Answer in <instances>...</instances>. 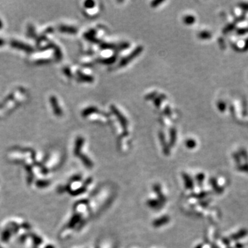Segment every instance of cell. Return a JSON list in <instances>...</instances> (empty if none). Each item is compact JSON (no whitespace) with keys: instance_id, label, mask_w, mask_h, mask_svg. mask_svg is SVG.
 Listing matches in <instances>:
<instances>
[{"instance_id":"obj_21","label":"cell","mask_w":248,"mask_h":248,"mask_svg":"<svg viewBox=\"0 0 248 248\" xmlns=\"http://www.w3.org/2000/svg\"><path fill=\"white\" fill-rule=\"evenodd\" d=\"M223 243H224L225 245H227V246H228V245H229V243H230V241H229V238H223Z\"/></svg>"},{"instance_id":"obj_5","label":"cell","mask_w":248,"mask_h":248,"mask_svg":"<svg viewBox=\"0 0 248 248\" xmlns=\"http://www.w3.org/2000/svg\"><path fill=\"white\" fill-rule=\"evenodd\" d=\"M97 112H99V111L96 108V107L90 106V107H88V108H86V110L83 111V112H82V115H83V117H87L88 115H90V114L97 113Z\"/></svg>"},{"instance_id":"obj_14","label":"cell","mask_w":248,"mask_h":248,"mask_svg":"<svg viewBox=\"0 0 248 248\" xmlns=\"http://www.w3.org/2000/svg\"><path fill=\"white\" fill-rule=\"evenodd\" d=\"M248 33V27L246 28H238L237 30V34L239 35H245Z\"/></svg>"},{"instance_id":"obj_25","label":"cell","mask_w":248,"mask_h":248,"mask_svg":"<svg viewBox=\"0 0 248 248\" xmlns=\"http://www.w3.org/2000/svg\"><path fill=\"white\" fill-rule=\"evenodd\" d=\"M228 248H231V247H228Z\"/></svg>"},{"instance_id":"obj_12","label":"cell","mask_w":248,"mask_h":248,"mask_svg":"<svg viewBox=\"0 0 248 248\" xmlns=\"http://www.w3.org/2000/svg\"><path fill=\"white\" fill-rule=\"evenodd\" d=\"M176 137V131L174 128L170 130V142H172V145L174 144Z\"/></svg>"},{"instance_id":"obj_17","label":"cell","mask_w":248,"mask_h":248,"mask_svg":"<svg viewBox=\"0 0 248 248\" xmlns=\"http://www.w3.org/2000/svg\"><path fill=\"white\" fill-rule=\"evenodd\" d=\"M238 6H239V7L242 8L243 10L248 11V3H243L242 2V3H240L238 4Z\"/></svg>"},{"instance_id":"obj_23","label":"cell","mask_w":248,"mask_h":248,"mask_svg":"<svg viewBox=\"0 0 248 248\" xmlns=\"http://www.w3.org/2000/svg\"><path fill=\"white\" fill-rule=\"evenodd\" d=\"M248 50V38L245 41V47H244V51H247Z\"/></svg>"},{"instance_id":"obj_20","label":"cell","mask_w":248,"mask_h":248,"mask_svg":"<svg viewBox=\"0 0 248 248\" xmlns=\"http://www.w3.org/2000/svg\"><path fill=\"white\" fill-rule=\"evenodd\" d=\"M163 1H154L153 2H152V7H156L157 6V4H161L163 3Z\"/></svg>"},{"instance_id":"obj_24","label":"cell","mask_w":248,"mask_h":248,"mask_svg":"<svg viewBox=\"0 0 248 248\" xmlns=\"http://www.w3.org/2000/svg\"><path fill=\"white\" fill-rule=\"evenodd\" d=\"M197 248H201V245H200V246H198Z\"/></svg>"},{"instance_id":"obj_22","label":"cell","mask_w":248,"mask_h":248,"mask_svg":"<svg viewBox=\"0 0 248 248\" xmlns=\"http://www.w3.org/2000/svg\"><path fill=\"white\" fill-rule=\"evenodd\" d=\"M243 247H244V245H243V244H242V243H237L235 245V248H243Z\"/></svg>"},{"instance_id":"obj_7","label":"cell","mask_w":248,"mask_h":248,"mask_svg":"<svg viewBox=\"0 0 248 248\" xmlns=\"http://www.w3.org/2000/svg\"><path fill=\"white\" fill-rule=\"evenodd\" d=\"M199 37L202 39H208L212 37V35L210 32L208 31H202L199 33Z\"/></svg>"},{"instance_id":"obj_1","label":"cell","mask_w":248,"mask_h":248,"mask_svg":"<svg viewBox=\"0 0 248 248\" xmlns=\"http://www.w3.org/2000/svg\"><path fill=\"white\" fill-rule=\"evenodd\" d=\"M142 51H143V48L142 46H139L137 48H136L135 50H134V51L133 52V53H131L128 56L123 58L122 60H121L120 63H119L120 66H124L128 64L130 61H131L132 60L135 59L136 57H137L139 54L142 53Z\"/></svg>"},{"instance_id":"obj_11","label":"cell","mask_w":248,"mask_h":248,"mask_svg":"<svg viewBox=\"0 0 248 248\" xmlns=\"http://www.w3.org/2000/svg\"><path fill=\"white\" fill-rule=\"evenodd\" d=\"M185 143H186V145H187V147H188L189 148H193V147H194L196 146V145H197L196 142L193 139L188 140L187 142H185Z\"/></svg>"},{"instance_id":"obj_3","label":"cell","mask_w":248,"mask_h":248,"mask_svg":"<svg viewBox=\"0 0 248 248\" xmlns=\"http://www.w3.org/2000/svg\"><path fill=\"white\" fill-rule=\"evenodd\" d=\"M248 234V232L247 229H242L238 232H236L233 234L232 235H231L230 238L232 241H238L241 239V238H244L245 236Z\"/></svg>"},{"instance_id":"obj_9","label":"cell","mask_w":248,"mask_h":248,"mask_svg":"<svg viewBox=\"0 0 248 248\" xmlns=\"http://www.w3.org/2000/svg\"><path fill=\"white\" fill-rule=\"evenodd\" d=\"M237 169L240 172L248 173V163H245L243 165H238L237 166Z\"/></svg>"},{"instance_id":"obj_6","label":"cell","mask_w":248,"mask_h":248,"mask_svg":"<svg viewBox=\"0 0 248 248\" xmlns=\"http://www.w3.org/2000/svg\"><path fill=\"white\" fill-rule=\"evenodd\" d=\"M183 22L185 24L190 25L194 24L195 22V18L194 16L192 15H186L185 17L183 18Z\"/></svg>"},{"instance_id":"obj_2","label":"cell","mask_w":248,"mask_h":248,"mask_svg":"<svg viewBox=\"0 0 248 248\" xmlns=\"http://www.w3.org/2000/svg\"><path fill=\"white\" fill-rule=\"evenodd\" d=\"M110 108H111V110H112V112L115 114L116 116H117V119H119V122L121 123V124L122 125L124 129L128 128V121H127L126 118L124 117V115H123L122 114L119 112V110H118V109L116 108L115 106H111Z\"/></svg>"},{"instance_id":"obj_18","label":"cell","mask_w":248,"mask_h":248,"mask_svg":"<svg viewBox=\"0 0 248 248\" xmlns=\"http://www.w3.org/2000/svg\"><path fill=\"white\" fill-rule=\"evenodd\" d=\"M245 15L243 14L242 15L239 16V17H236V19H235V20H234V22H235V24H236V22L238 23V22H242V21H243V20H245Z\"/></svg>"},{"instance_id":"obj_10","label":"cell","mask_w":248,"mask_h":248,"mask_svg":"<svg viewBox=\"0 0 248 248\" xmlns=\"http://www.w3.org/2000/svg\"><path fill=\"white\" fill-rule=\"evenodd\" d=\"M239 155L245 159V161H248V154L247 151L244 148H241L239 150Z\"/></svg>"},{"instance_id":"obj_15","label":"cell","mask_w":248,"mask_h":248,"mask_svg":"<svg viewBox=\"0 0 248 248\" xmlns=\"http://www.w3.org/2000/svg\"><path fill=\"white\" fill-rule=\"evenodd\" d=\"M218 108L219 109L220 111H221V112H223V111L226 110V106L225 103H223V101H219L218 103Z\"/></svg>"},{"instance_id":"obj_16","label":"cell","mask_w":248,"mask_h":248,"mask_svg":"<svg viewBox=\"0 0 248 248\" xmlns=\"http://www.w3.org/2000/svg\"><path fill=\"white\" fill-rule=\"evenodd\" d=\"M85 6L86 8H93L95 6V2L92 1H86L85 3Z\"/></svg>"},{"instance_id":"obj_8","label":"cell","mask_w":248,"mask_h":248,"mask_svg":"<svg viewBox=\"0 0 248 248\" xmlns=\"http://www.w3.org/2000/svg\"><path fill=\"white\" fill-rule=\"evenodd\" d=\"M236 27V24L235 23H234V24H229L227 25V26L226 27L223 29V33L224 34H226L227 33H229V32H230L232 31H233L234 28H235Z\"/></svg>"},{"instance_id":"obj_19","label":"cell","mask_w":248,"mask_h":248,"mask_svg":"<svg viewBox=\"0 0 248 248\" xmlns=\"http://www.w3.org/2000/svg\"><path fill=\"white\" fill-rule=\"evenodd\" d=\"M197 181H199V183H202V181H203L205 179V175H203V174H199V175H197Z\"/></svg>"},{"instance_id":"obj_4","label":"cell","mask_w":248,"mask_h":248,"mask_svg":"<svg viewBox=\"0 0 248 248\" xmlns=\"http://www.w3.org/2000/svg\"><path fill=\"white\" fill-rule=\"evenodd\" d=\"M210 183L214 190H215V192L217 193V194H221V193L223 192V188L222 187H220L219 185H218L217 181L215 179L212 178L210 179Z\"/></svg>"},{"instance_id":"obj_13","label":"cell","mask_w":248,"mask_h":248,"mask_svg":"<svg viewBox=\"0 0 248 248\" xmlns=\"http://www.w3.org/2000/svg\"><path fill=\"white\" fill-rule=\"evenodd\" d=\"M233 159H234V161H235V162L237 163V164L240 165L241 163V156L239 155V154L236 153V152H234L233 153Z\"/></svg>"}]
</instances>
